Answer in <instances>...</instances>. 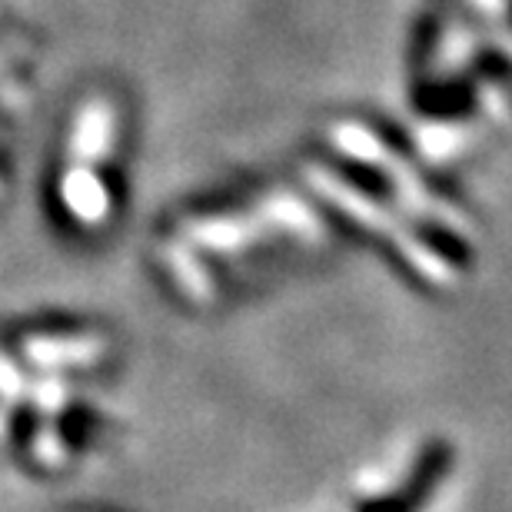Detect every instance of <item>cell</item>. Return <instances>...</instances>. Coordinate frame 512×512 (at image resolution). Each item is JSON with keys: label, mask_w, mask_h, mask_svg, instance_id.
I'll return each mask as SVG.
<instances>
[{"label": "cell", "mask_w": 512, "mask_h": 512, "mask_svg": "<svg viewBox=\"0 0 512 512\" xmlns=\"http://www.w3.org/2000/svg\"><path fill=\"white\" fill-rule=\"evenodd\" d=\"M127 110L110 90H90L70 107L47 193L57 223L74 237H104L120 217V153Z\"/></svg>", "instance_id": "obj_1"}, {"label": "cell", "mask_w": 512, "mask_h": 512, "mask_svg": "<svg viewBox=\"0 0 512 512\" xmlns=\"http://www.w3.org/2000/svg\"><path fill=\"white\" fill-rule=\"evenodd\" d=\"M306 180H310V187L320 193L326 203H333L336 210H343L346 217L353 223H360L363 230H373V233H380V237H386L393 247H399V253H403L406 260H413L419 270H426V273L439 270V260L429 250L419 247L413 230H409L403 220L389 217V210L380 207L373 197H366L356 183L343 180L340 173H333L326 167H310L306 170Z\"/></svg>", "instance_id": "obj_2"}, {"label": "cell", "mask_w": 512, "mask_h": 512, "mask_svg": "<svg viewBox=\"0 0 512 512\" xmlns=\"http://www.w3.org/2000/svg\"><path fill=\"white\" fill-rule=\"evenodd\" d=\"M330 143L340 153H346V157H353L356 163L373 167L389 187L399 190V197H403V203L413 213H439V203L419 187L416 173L409 170L406 163H399L376 133H370L366 127H356V124H336L330 130Z\"/></svg>", "instance_id": "obj_3"}, {"label": "cell", "mask_w": 512, "mask_h": 512, "mask_svg": "<svg viewBox=\"0 0 512 512\" xmlns=\"http://www.w3.org/2000/svg\"><path fill=\"white\" fill-rule=\"evenodd\" d=\"M0 187H4V177H0Z\"/></svg>", "instance_id": "obj_4"}]
</instances>
